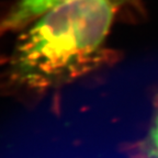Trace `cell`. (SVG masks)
Wrapping results in <instances>:
<instances>
[{"label":"cell","mask_w":158,"mask_h":158,"mask_svg":"<svg viewBox=\"0 0 158 158\" xmlns=\"http://www.w3.org/2000/svg\"><path fill=\"white\" fill-rule=\"evenodd\" d=\"M143 149L148 158H158V112L153 120L147 138L144 142Z\"/></svg>","instance_id":"3957f363"},{"label":"cell","mask_w":158,"mask_h":158,"mask_svg":"<svg viewBox=\"0 0 158 158\" xmlns=\"http://www.w3.org/2000/svg\"><path fill=\"white\" fill-rule=\"evenodd\" d=\"M72 0H17L0 20V34L21 30L45 13Z\"/></svg>","instance_id":"7a4b0ae2"},{"label":"cell","mask_w":158,"mask_h":158,"mask_svg":"<svg viewBox=\"0 0 158 158\" xmlns=\"http://www.w3.org/2000/svg\"><path fill=\"white\" fill-rule=\"evenodd\" d=\"M113 18L111 0H72L45 13L18 40L11 79L43 90L80 76L97 60Z\"/></svg>","instance_id":"6da1fadb"},{"label":"cell","mask_w":158,"mask_h":158,"mask_svg":"<svg viewBox=\"0 0 158 158\" xmlns=\"http://www.w3.org/2000/svg\"><path fill=\"white\" fill-rule=\"evenodd\" d=\"M112 2L116 3V2H122V1H125V0H111Z\"/></svg>","instance_id":"277c9868"}]
</instances>
